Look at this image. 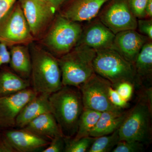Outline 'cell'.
Returning a JSON list of instances; mask_svg holds the SVG:
<instances>
[{
	"label": "cell",
	"mask_w": 152,
	"mask_h": 152,
	"mask_svg": "<svg viewBox=\"0 0 152 152\" xmlns=\"http://www.w3.org/2000/svg\"><path fill=\"white\" fill-rule=\"evenodd\" d=\"M109 0H71L61 15L72 21L92 20Z\"/></svg>",
	"instance_id": "cell-15"
},
{
	"label": "cell",
	"mask_w": 152,
	"mask_h": 152,
	"mask_svg": "<svg viewBox=\"0 0 152 152\" xmlns=\"http://www.w3.org/2000/svg\"><path fill=\"white\" fill-rule=\"evenodd\" d=\"M3 134L16 152L34 151L50 143L24 128L8 130Z\"/></svg>",
	"instance_id": "cell-14"
},
{
	"label": "cell",
	"mask_w": 152,
	"mask_h": 152,
	"mask_svg": "<svg viewBox=\"0 0 152 152\" xmlns=\"http://www.w3.org/2000/svg\"><path fill=\"white\" fill-rule=\"evenodd\" d=\"M31 45L32 88L38 94H51L58 91L63 86L58 59L50 52L34 44Z\"/></svg>",
	"instance_id": "cell-2"
},
{
	"label": "cell",
	"mask_w": 152,
	"mask_h": 152,
	"mask_svg": "<svg viewBox=\"0 0 152 152\" xmlns=\"http://www.w3.org/2000/svg\"><path fill=\"white\" fill-rule=\"evenodd\" d=\"M137 28L142 34L152 39V21L151 20L140 19L137 21Z\"/></svg>",
	"instance_id": "cell-30"
},
{
	"label": "cell",
	"mask_w": 152,
	"mask_h": 152,
	"mask_svg": "<svg viewBox=\"0 0 152 152\" xmlns=\"http://www.w3.org/2000/svg\"><path fill=\"white\" fill-rule=\"evenodd\" d=\"M115 35L100 21H97L83 29L77 45H83L96 51L112 48Z\"/></svg>",
	"instance_id": "cell-13"
},
{
	"label": "cell",
	"mask_w": 152,
	"mask_h": 152,
	"mask_svg": "<svg viewBox=\"0 0 152 152\" xmlns=\"http://www.w3.org/2000/svg\"><path fill=\"white\" fill-rule=\"evenodd\" d=\"M42 1H45L46 2H49V0H42Z\"/></svg>",
	"instance_id": "cell-36"
},
{
	"label": "cell",
	"mask_w": 152,
	"mask_h": 152,
	"mask_svg": "<svg viewBox=\"0 0 152 152\" xmlns=\"http://www.w3.org/2000/svg\"><path fill=\"white\" fill-rule=\"evenodd\" d=\"M96 51L77 45L58 59L63 86L79 87L95 73L93 62Z\"/></svg>",
	"instance_id": "cell-3"
},
{
	"label": "cell",
	"mask_w": 152,
	"mask_h": 152,
	"mask_svg": "<svg viewBox=\"0 0 152 152\" xmlns=\"http://www.w3.org/2000/svg\"><path fill=\"white\" fill-rule=\"evenodd\" d=\"M50 94L39 93L23 107L16 120L15 127L22 129L42 114L50 112Z\"/></svg>",
	"instance_id": "cell-16"
},
{
	"label": "cell",
	"mask_w": 152,
	"mask_h": 152,
	"mask_svg": "<svg viewBox=\"0 0 152 152\" xmlns=\"http://www.w3.org/2000/svg\"><path fill=\"white\" fill-rule=\"evenodd\" d=\"M102 112L88 108H84L79 120L77 130L72 138L76 140L90 136L91 131L94 127L100 117Z\"/></svg>",
	"instance_id": "cell-22"
},
{
	"label": "cell",
	"mask_w": 152,
	"mask_h": 152,
	"mask_svg": "<svg viewBox=\"0 0 152 152\" xmlns=\"http://www.w3.org/2000/svg\"><path fill=\"white\" fill-rule=\"evenodd\" d=\"M134 85L127 81L122 82L114 86V88L125 100H129L132 95Z\"/></svg>",
	"instance_id": "cell-27"
},
{
	"label": "cell",
	"mask_w": 152,
	"mask_h": 152,
	"mask_svg": "<svg viewBox=\"0 0 152 152\" xmlns=\"http://www.w3.org/2000/svg\"><path fill=\"white\" fill-rule=\"evenodd\" d=\"M31 87L30 80L21 77L13 71H0V98Z\"/></svg>",
	"instance_id": "cell-20"
},
{
	"label": "cell",
	"mask_w": 152,
	"mask_h": 152,
	"mask_svg": "<svg viewBox=\"0 0 152 152\" xmlns=\"http://www.w3.org/2000/svg\"><path fill=\"white\" fill-rule=\"evenodd\" d=\"M33 37L42 33L56 12L48 2L42 0H18Z\"/></svg>",
	"instance_id": "cell-11"
},
{
	"label": "cell",
	"mask_w": 152,
	"mask_h": 152,
	"mask_svg": "<svg viewBox=\"0 0 152 152\" xmlns=\"http://www.w3.org/2000/svg\"><path fill=\"white\" fill-rule=\"evenodd\" d=\"M65 147V138L63 137H57L52 140L48 145L42 152H64Z\"/></svg>",
	"instance_id": "cell-29"
},
{
	"label": "cell",
	"mask_w": 152,
	"mask_h": 152,
	"mask_svg": "<svg viewBox=\"0 0 152 152\" xmlns=\"http://www.w3.org/2000/svg\"><path fill=\"white\" fill-rule=\"evenodd\" d=\"M148 39L146 36L137 32L136 30L123 31L116 34L112 48L134 64L142 48L148 41Z\"/></svg>",
	"instance_id": "cell-12"
},
{
	"label": "cell",
	"mask_w": 152,
	"mask_h": 152,
	"mask_svg": "<svg viewBox=\"0 0 152 152\" xmlns=\"http://www.w3.org/2000/svg\"><path fill=\"white\" fill-rule=\"evenodd\" d=\"M146 16L149 18L152 17V0H148L145 8Z\"/></svg>",
	"instance_id": "cell-35"
},
{
	"label": "cell",
	"mask_w": 152,
	"mask_h": 152,
	"mask_svg": "<svg viewBox=\"0 0 152 152\" xmlns=\"http://www.w3.org/2000/svg\"><path fill=\"white\" fill-rule=\"evenodd\" d=\"M144 145L142 143L135 141L120 140L112 152H142L144 150Z\"/></svg>",
	"instance_id": "cell-25"
},
{
	"label": "cell",
	"mask_w": 152,
	"mask_h": 152,
	"mask_svg": "<svg viewBox=\"0 0 152 152\" xmlns=\"http://www.w3.org/2000/svg\"><path fill=\"white\" fill-rule=\"evenodd\" d=\"M109 98L111 103L115 107L121 109L127 107L129 104L128 101L125 100L121 96L116 90L113 88L112 86L109 88Z\"/></svg>",
	"instance_id": "cell-28"
},
{
	"label": "cell",
	"mask_w": 152,
	"mask_h": 152,
	"mask_svg": "<svg viewBox=\"0 0 152 152\" xmlns=\"http://www.w3.org/2000/svg\"><path fill=\"white\" fill-rule=\"evenodd\" d=\"M96 138L88 136L76 140L72 138H65V147L64 152H87Z\"/></svg>",
	"instance_id": "cell-24"
},
{
	"label": "cell",
	"mask_w": 152,
	"mask_h": 152,
	"mask_svg": "<svg viewBox=\"0 0 152 152\" xmlns=\"http://www.w3.org/2000/svg\"><path fill=\"white\" fill-rule=\"evenodd\" d=\"M50 112L56 121L65 138H72L77 130L80 117L83 110L79 88L63 86L49 96Z\"/></svg>",
	"instance_id": "cell-1"
},
{
	"label": "cell",
	"mask_w": 152,
	"mask_h": 152,
	"mask_svg": "<svg viewBox=\"0 0 152 152\" xmlns=\"http://www.w3.org/2000/svg\"><path fill=\"white\" fill-rule=\"evenodd\" d=\"M83 30L78 22L70 20L61 15L55 19L43 43L52 54L61 56L77 45Z\"/></svg>",
	"instance_id": "cell-6"
},
{
	"label": "cell",
	"mask_w": 152,
	"mask_h": 152,
	"mask_svg": "<svg viewBox=\"0 0 152 152\" xmlns=\"http://www.w3.org/2000/svg\"><path fill=\"white\" fill-rule=\"evenodd\" d=\"M18 0H0V20Z\"/></svg>",
	"instance_id": "cell-32"
},
{
	"label": "cell",
	"mask_w": 152,
	"mask_h": 152,
	"mask_svg": "<svg viewBox=\"0 0 152 152\" xmlns=\"http://www.w3.org/2000/svg\"><path fill=\"white\" fill-rule=\"evenodd\" d=\"M100 14V21L115 34L137 28V18L131 11L129 0H109Z\"/></svg>",
	"instance_id": "cell-8"
},
{
	"label": "cell",
	"mask_w": 152,
	"mask_h": 152,
	"mask_svg": "<svg viewBox=\"0 0 152 152\" xmlns=\"http://www.w3.org/2000/svg\"><path fill=\"white\" fill-rule=\"evenodd\" d=\"M134 67L139 84L144 80L150 81L152 74V42L148 41L139 53Z\"/></svg>",
	"instance_id": "cell-21"
},
{
	"label": "cell",
	"mask_w": 152,
	"mask_h": 152,
	"mask_svg": "<svg viewBox=\"0 0 152 152\" xmlns=\"http://www.w3.org/2000/svg\"><path fill=\"white\" fill-rule=\"evenodd\" d=\"M68 0H49V3L55 12Z\"/></svg>",
	"instance_id": "cell-34"
},
{
	"label": "cell",
	"mask_w": 152,
	"mask_h": 152,
	"mask_svg": "<svg viewBox=\"0 0 152 152\" xmlns=\"http://www.w3.org/2000/svg\"><path fill=\"white\" fill-rule=\"evenodd\" d=\"M152 108L142 98L129 110L118 129L120 141L148 144L151 140Z\"/></svg>",
	"instance_id": "cell-5"
},
{
	"label": "cell",
	"mask_w": 152,
	"mask_h": 152,
	"mask_svg": "<svg viewBox=\"0 0 152 152\" xmlns=\"http://www.w3.org/2000/svg\"><path fill=\"white\" fill-rule=\"evenodd\" d=\"M148 0H129L131 11L136 18L142 19L146 18L145 8Z\"/></svg>",
	"instance_id": "cell-26"
},
{
	"label": "cell",
	"mask_w": 152,
	"mask_h": 152,
	"mask_svg": "<svg viewBox=\"0 0 152 152\" xmlns=\"http://www.w3.org/2000/svg\"><path fill=\"white\" fill-rule=\"evenodd\" d=\"M34 37L18 1L0 20V42L7 46L31 43Z\"/></svg>",
	"instance_id": "cell-7"
},
{
	"label": "cell",
	"mask_w": 152,
	"mask_h": 152,
	"mask_svg": "<svg viewBox=\"0 0 152 152\" xmlns=\"http://www.w3.org/2000/svg\"><path fill=\"white\" fill-rule=\"evenodd\" d=\"M93 66L95 73L108 80L113 87L124 81L139 84L134 64L114 49L96 51Z\"/></svg>",
	"instance_id": "cell-4"
},
{
	"label": "cell",
	"mask_w": 152,
	"mask_h": 152,
	"mask_svg": "<svg viewBox=\"0 0 152 152\" xmlns=\"http://www.w3.org/2000/svg\"><path fill=\"white\" fill-rule=\"evenodd\" d=\"M37 94L30 87L0 98V127H15L16 120L21 110Z\"/></svg>",
	"instance_id": "cell-10"
},
{
	"label": "cell",
	"mask_w": 152,
	"mask_h": 152,
	"mask_svg": "<svg viewBox=\"0 0 152 152\" xmlns=\"http://www.w3.org/2000/svg\"><path fill=\"white\" fill-rule=\"evenodd\" d=\"M118 108L102 112L97 123L90 133L93 137L110 134L119 129L129 113Z\"/></svg>",
	"instance_id": "cell-17"
},
{
	"label": "cell",
	"mask_w": 152,
	"mask_h": 152,
	"mask_svg": "<svg viewBox=\"0 0 152 152\" xmlns=\"http://www.w3.org/2000/svg\"><path fill=\"white\" fill-rule=\"evenodd\" d=\"M120 141L118 129L110 134L96 138L88 152L112 151Z\"/></svg>",
	"instance_id": "cell-23"
},
{
	"label": "cell",
	"mask_w": 152,
	"mask_h": 152,
	"mask_svg": "<svg viewBox=\"0 0 152 152\" xmlns=\"http://www.w3.org/2000/svg\"><path fill=\"white\" fill-rule=\"evenodd\" d=\"M0 152H16L4 134L0 136Z\"/></svg>",
	"instance_id": "cell-33"
},
{
	"label": "cell",
	"mask_w": 152,
	"mask_h": 152,
	"mask_svg": "<svg viewBox=\"0 0 152 152\" xmlns=\"http://www.w3.org/2000/svg\"><path fill=\"white\" fill-rule=\"evenodd\" d=\"M24 128L49 141L57 137H64L55 117L50 112L42 114Z\"/></svg>",
	"instance_id": "cell-18"
},
{
	"label": "cell",
	"mask_w": 152,
	"mask_h": 152,
	"mask_svg": "<svg viewBox=\"0 0 152 152\" xmlns=\"http://www.w3.org/2000/svg\"><path fill=\"white\" fill-rule=\"evenodd\" d=\"M10 59V52L8 50L7 46L0 42V68L3 65L9 64Z\"/></svg>",
	"instance_id": "cell-31"
},
{
	"label": "cell",
	"mask_w": 152,
	"mask_h": 152,
	"mask_svg": "<svg viewBox=\"0 0 152 152\" xmlns=\"http://www.w3.org/2000/svg\"><path fill=\"white\" fill-rule=\"evenodd\" d=\"M10 64L12 70L23 78L29 80L31 71L30 48L25 45L11 47Z\"/></svg>",
	"instance_id": "cell-19"
},
{
	"label": "cell",
	"mask_w": 152,
	"mask_h": 152,
	"mask_svg": "<svg viewBox=\"0 0 152 152\" xmlns=\"http://www.w3.org/2000/svg\"><path fill=\"white\" fill-rule=\"evenodd\" d=\"M111 84L96 73L80 87L84 108L103 112L119 108L114 106L109 98V88Z\"/></svg>",
	"instance_id": "cell-9"
}]
</instances>
